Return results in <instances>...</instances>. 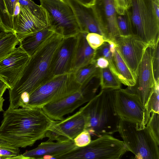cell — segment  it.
Here are the masks:
<instances>
[{
  "label": "cell",
  "mask_w": 159,
  "mask_h": 159,
  "mask_svg": "<svg viewBox=\"0 0 159 159\" xmlns=\"http://www.w3.org/2000/svg\"><path fill=\"white\" fill-rule=\"evenodd\" d=\"M114 42L116 48L135 80L139 65L148 45L133 34L120 35L116 39Z\"/></svg>",
  "instance_id": "4fadbf2b"
},
{
  "label": "cell",
  "mask_w": 159,
  "mask_h": 159,
  "mask_svg": "<svg viewBox=\"0 0 159 159\" xmlns=\"http://www.w3.org/2000/svg\"><path fill=\"white\" fill-rule=\"evenodd\" d=\"M10 32L7 31L0 23V40L7 35Z\"/></svg>",
  "instance_id": "ab89813d"
},
{
  "label": "cell",
  "mask_w": 159,
  "mask_h": 159,
  "mask_svg": "<svg viewBox=\"0 0 159 159\" xmlns=\"http://www.w3.org/2000/svg\"><path fill=\"white\" fill-rule=\"evenodd\" d=\"M132 34L148 45L154 46L159 40V18L152 0H131L129 10Z\"/></svg>",
  "instance_id": "5b68a950"
},
{
  "label": "cell",
  "mask_w": 159,
  "mask_h": 159,
  "mask_svg": "<svg viewBox=\"0 0 159 159\" xmlns=\"http://www.w3.org/2000/svg\"><path fill=\"white\" fill-rule=\"evenodd\" d=\"M86 40L90 46L96 50L105 42H107L102 35L95 33H89L86 35Z\"/></svg>",
  "instance_id": "d6a6232c"
},
{
  "label": "cell",
  "mask_w": 159,
  "mask_h": 159,
  "mask_svg": "<svg viewBox=\"0 0 159 159\" xmlns=\"http://www.w3.org/2000/svg\"><path fill=\"white\" fill-rule=\"evenodd\" d=\"M19 148L12 144L0 139V156L5 158L19 155Z\"/></svg>",
  "instance_id": "1f68e13d"
},
{
  "label": "cell",
  "mask_w": 159,
  "mask_h": 159,
  "mask_svg": "<svg viewBox=\"0 0 159 159\" xmlns=\"http://www.w3.org/2000/svg\"><path fill=\"white\" fill-rule=\"evenodd\" d=\"M9 89V87L2 80L0 79V98L2 95L7 89Z\"/></svg>",
  "instance_id": "f35d334b"
},
{
  "label": "cell",
  "mask_w": 159,
  "mask_h": 159,
  "mask_svg": "<svg viewBox=\"0 0 159 159\" xmlns=\"http://www.w3.org/2000/svg\"><path fill=\"white\" fill-rule=\"evenodd\" d=\"M74 141H47L40 143L37 147L26 151L23 155L35 159H40L44 156H49L50 159L66 153L75 148Z\"/></svg>",
  "instance_id": "ac0fdd59"
},
{
  "label": "cell",
  "mask_w": 159,
  "mask_h": 159,
  "mask_svg": "<svg viewBox=\"0 0 159 159\" xmlns=\"http://www.w3.org/2000/svg\"><path fill=\"white\" fill-rule=\"evenodd\" d=\"M4 100H5L3 97L0 98V112L3 111L2 107Z\"/></svg>",
  "instance_id": "f6af8a7d"
},
{
  "label": "cell",
  "mask_w": 159,
  "mask_h": 159,
  "mask_svg": "<svg viewBox=\"0 0 159 159\" xmlns=\"http://www.w3.org/2000/svg\"><path fill=\"white\" fill-rule=\"evenodd\" d=\"M63 38L54 33L30 57L19 79L9 90L8 109L18 108L21 99L28 98L31 93L54 76L52 59Z\"/></svg>",
  "instance_id": "7a4b0ae2"
},
{
  "label": "cell",
  "mask_w": 159,
  "mask_h": 159,
  "mask_svg": "<svg viewBox=\"0 0 159 159\" xmlns=\"http://www.w3.org/2000/svg\"><path fill=\"white\" fill-rule=\"evenodd\" d=\"M97 66L100 69H104L109 66V62L105 58L100 57L97 58L95 61Z\"/></svg>",
  "instance_id": "74e56055"
},
{
  "label": "cell",
  "mask_w": 159,
  "mask_h": 159,
  "mask_svg": "<svg viewBox=\"0 0 159 159\" xmlns=\"http://www.w3.org/2000/svg\"><path fill=\"white\" fill-rule=\"evenodd\" d=\"M30 57L20 47L0 61V79L11 89L19 79Z\"/></svg>",
  "instance_id": "5bb4252c"
},
{
  "label": "cell",
  "mask_w": 159,
  "mask_h": 159,
  "mask_svg": "<svg viewBox=\"0 0 159 159\" xmlns=\"http://www.w3.org/2000/svg\"><path fill=\"white\" fill-rule=\"evenodd\" d=\"M114 106L120 119L145 126V108L125 89H115Z\"/></svg>",
  "instance_id": "8fae6325"
},
{
  "label": "cell",
  "mask_w": 159,
  "mask_h": 159,
  "mask_svg": "<svg viewBox=\"0 0 159 159\" xmlns=\"http://www.w3.org/2000/svg\"><path fill=\"white\" fill-rule=\"evenodd\" d=\"M77 35L63 38L56 51L52 61L54 76L72 72Z\"/></svg>",
  "instance_id": "9a60e30c"
},
{
  "label": "cell",
  "mask_w": 159,
  "mask_h": 159,
  "mask_svg": "<svg viewBox=\"0 0 159 159\" xmlns=\"http://www.w3.org/2000/svg\"><path fill=\"white\" fill-rule=\"evenodd\" d=\"M48 26L34 16L26 7L20 5L19 14L13 17L14 31L20 42L27 36Z\"/></svg>",
  "instance_id": "e0dca14e"
},
{
  "label": "cell",
  "mask_w": 159,
  "mask_h": 159,
  "mask_svg": "<svg viewBox=\"0 0 159 159\" xmlns=\"http://www.w3.org/2000/svg\"><path fill=\"white\" fill-rule=\"evenodd\" d=\"M4 1L7 11L11 15L13 16L16 4L18 0H4Z\"/></svg>",
  "instance_id": "8d00e7d4"
},
{
  "label": "cell",
  "mask_w": 159,
  "mask_h": 159,
  "mask_svg": "<svg viewBox=\"0 0 159 159\" xmlns=\"http://www.w3.org/2000/svg\"><path fill=\"white\" fill-rule=\"evenodd\" d=\"M146 126L157 143L159 145V114L152 112Z\"/></svg>",
  "instance_id": "4dcf8cb0"
},
{
  "label": "cell",
  "mask_w": 159,
  "mask_h": 159,
  "mask_svg": "<svg viewBox=\"0 0 159 159\" xmlns=\"http://www.w3.org/2000/svg\"><path fill=\"white\" fill-rule=\"evenodd\" d=\"M115 89L101 90L82 107L86 117L85 130L97 138L118 131L120 119L115 109Z\"/></svg>",
  "instance_id": "3957f363"
},
{
  "label": "cell",
  "mask_w": 159,
  "mask_h": 159,
  "mask_svg": "<svg viewBox=\"0 0 159 159\" xmlns=\"http://www.w3.org/2000/svg\"><path fill=\"white\" fill-rule=\"evenodd\" d=\"M127 151L123 141L105 135L91 140L85 146L76 147L55 159H117Z\"/></svg>",
  "instance_id": "52a82bcc"
},
{
  "label": "cell",
  "mask_w": 159,
  "mask_h": 159,
  "mask_svg": "<svg viewBox=\"0 0 159 159\" xmlns=\"http://www.w3.org/2000/svg\"><path fill=\"white\" fill-rule=\"evenodd\" d=\"M99 86V78H95L74 93L59 101L48 104L42 109L52 120H61L65 115L73 112L93 98Z\"/></svg>",
  "instance_id": "9c48e42d"
},
{
  "label": "cell",
  "mask_w": 159,
  "mask_h": 159,
  "mask_svg": "<svg viewBox=\"0 0 159 159\" xmlns=\"http://www.w3.org/2000/svg\"><path fill=\"white\" fill-rule=\"evenodd\" d=\"M107 42L109 44L110 51L113 56L115 49L116 46V44L114 42L111 41H108Z\"/></svg>",
  "instance_id": "b9f144b4"
},
{
  "label": "cell",
  "mask_w": 159,
  "mask_h": 159,
  "mask_svg": "<svg viewBox=\"0 0 159 159\" xmlns=\"http://www.w3.org/2000/svg\"><path fill=\"white\" fill-rule=\"evenodd\" d=\"M102 2L103 10L102 13L107 37L108 41L115 42L116 39L120 34L114 0H104Z\"/></svg>",
  "instance_id": "ffe728a7"
},
{
  "label": "cell",
  "mask_w": 159,
  "mask_h": 159,
  "mask_svg": "<svg viewBox=\"0 0 159 159\" xmlns=\"http://www.w3.org/2000/svg\"><path fill=\"white\" fill-rule=\"evenodd\" d=\"M99 84L101 90L105 89H117L121 88V83L108 67L100 69Z\"/></svg>",
  "instance_id": "cb8c5ba5"
},
{
  "label": "cell",
  "mask_w": 159,
  "mask_h": 159,
  "mask_svg": "<svg viewBox=\"0 0 159 159\" xmlns=\"http://www.w3.org/2000/svg\"><path fill=\"white\" fill-rule=\"evenodd\" d=\"M40 2L46 11L48 26L54 33L64 38L80 32L68 0H40Z\"/></svg>",
  "instance_id": "ba28073f"
},
{
  "label": "cell",
  "mask_w": 159,
  "mask_h": 159,
  "mask_svg": "<svg viewBox=\"0 0 159 159\" xmlns=\"http://www.w3.org/2000/svg\"><path fill=\"white\" fill-rule=\"evenodd\" d=\"M18 2L20 5L26 7L34 16L48 25L47 14L42 6L30 0H18Z\"/></svg>",
  "instance_id": "83f0119b"
},
{
  "label": "cell",
  "mask_w": 159,
  "mask_h": 159,
  "mask_svg": "<svg viewBox=\"0 0 159 159\" xmlns=\"http://www.w3.org/2000/svg\"><path fill=\"white\" fill-rule=\"evenodd\" d=\"M159 84H155L145 107L147 124L150 118L151 112L159 114Z\"/></svg>",
  "instance_id": "484cf974"
},
{
  "label": "cell",
  "mask_w": 159,
  "mask_h": 159,
  "mask_svg": "<svg viewBox=\"0 0 159 159\" xmlns=\"http://www.w3.org/2000/svg\"><path fill=\"white\" fill-rule=\"evenodd\" d=\"M0 23L7 31L14 32L13 17L7 11L4 0H0Z\"/></svg>",
  "instance_id": "f1b7e54d"
},
{
  "label": "cell",
  "mask_w": 159,
  "mask_h": 159,
  "mask_svg": "<svg viewBox=\"0 0 159 159\" xmlns=\"http://www.w3.org/2000/svg\"></svg>",
  "instance_id": "c3c4849f"
},
{
  "label": "cell",
  "mask_w": 159,
  "mask_h": 159,
  "mask_svg": "<svg viewBox=\"0 0 159 159\" xmlns=\"http://www.w3.org/2000/svg\"><path fill=\"white\" fill-rule=\"evenodd\" d=\"M4 159H35L32 157L25 156L23 154H19L18 155L7 158Z\"/></svg>",
  "instance_id": "7bdbcfd3"
},
{
  "label": "cell",
  "mask_w": 159,
  "mask_h": 159,
  "mask_svg": "<svg viewBox=\"0 0 159 159\" xmlns=\"http://www.w3.org/2000/svg\"><path fill=\"white\" fill-rule=\"evenodd\" d=\"M20 11V5L18 2L16 3V7L14 9L13 17L17 16L19 14Z\"/></svg>",
  "instance_id": "ee69618b"
},
{
  "label": "cell",
  "mask_w": 159,
  "mask_h": 159,
  "mask_svg": "<svg viewBox=\"0 0 159 159\" xmlns=\"http://www.w3.org/2000/svg\"><path fill=\"white\" fill-rule=\"evenodd\" d=\"M118 132L136 159H159V145L146 126L120 119Z\"/></svg>",
  "instance_id": "277c9868"
},
{
  "label": "cell",
  "mask_w": 159,
  "mask_h": 159,
  "mask_svg": "<svg viewBox=\"0 0 159 159\" xmlns=\"http://www.w3.org/2000/svg\"><path fill=\"white\" fill-rule=\"evenodd\" d=\"M153 77L156 84H159V42L154 46L152 61Z\"/></svg>",
  "instance_id": "836d02e7"
},
{
  "label": "cell",
  "mask_w": 159,
  "mask_h": 159,
  "mask_svg": "<svg viewBox=\"0 0 159 159\" xmlns=\"http://www.w3.org/2000/svg\"><path fill=\"white\" fill-rule=\"evenodd\" d=\"M6 158H5L3 156H0V159H4Z\"/></svg>",
  "instance_id": "bcb514c9"
},
{
  "label": "cell",
  "mask_w": 159,
  "mask_h": 159,
  "mask_svg": "<svg viewBox=\"0 0 159 159\" xmlns=\"http://www.w3.org/2000/svg\"><path fill=\"white\" fill-rule=\"evenodd\" d=\"M100 71V68L97 66L94 61L78 69L73 73L77 83L84 87L94 78L99 77Z\"/></svg>",
  "instance_id": "7402d4cb"
},
{
  "label": "cell",
  "mask_w": 159,
  "mask_h": 159,
  "mask_svg": "<svg viewBox=\"0 0 159 159\" xmlns=\"http://www.w3.org/2000/svg\"><path fill=\"white\" fill-rule=\"evenodd\" d=\"M154 46H147L138 68L135 84L125 89L133 94L145 107L155 84L152 68Z\"/></svg>",
  "instance_id": "30bf717a"
},
{
  "label": "cell",
  "mask_w": 159,
  "mask_h": 159,
  "mask_svg": "<svg viewBox=\"0 0 159 159\" xmlns=\"http://www.w3.org/2000/svg\"><path fill=\"white\" fill-rule=\"evenodd\" d=\"M76 82L73 72L54 76L31 93L28 102L22 107L41 108L63 99L82 88Z\"/></svg>",
  "instance_id": "8992f818"
},
{
  "label": "cell",
  "mask_w": 159,
  "mask_h": 159,
  "mask_svg": "<svg viewBox=\"0 0 159 159\" xmlns=\"http://www.w3.org/2000/svg\"><path fill=\"white\" fill-rule=\"evenodd\" d=\"M152 4L156 14L159 18V0H152Z\"/></svg>",
  "instance_id": "60d3db41"
},
{
  "label": "cell",
  "mask_w": 159,
  "mask_h": 159,
  "mask_svg": "<svg viewBox=\"0 0 159 159\" xmlns=\"http://www.w3.org/2000/svg\"><path fill=\"white\" fill-rule=\"evenodd\" d=\"M100 57L105 58L108 61L109 68L120 81V76L115 65L113 56L110 51L109 44L107 42H105L96 50L94 61L97 58Z\"/></svg>",
  "instance_id": "4316f807"
},
{
  "label": "cell",
  "mask_w": 159,
  "mask_h": 159,
  "mask_svg": "<svg viewBox=\"0 0 159 159\" xmlns=\"http://www.w3.org/2000/svg\"><path fill=\"white\" fill-rule=\"evenodd\" d=\"M131 0H114V4L117 15L125 14L130 8Z\"/></svg>",
  "instance_id": "d590c367"
},
{
  "label": "cell",
  "mask_w": 159,
  "mask_h": 159,
  "mask_svg": "<svg viewBox=\"0 0 159 159\" xmlns=\"http://www.w3.org/2000/svg\"><path fill=\"white\" fill-rule=\"evenodd\" d=\"M86 117L83 107L73 115L57 121L54 120L47 132L48 141H74L85 129Z\"/></svg>",
  "instance_id": "7c38bea8"
},
{
  "label": "cell",
  "mask_w": 159,
  "mask_h": 159,
  "mask_svg": "<svg viewBox=\"0 0 159 159\" xmlns=\"http://www.w3.org/2000/svg\"><path fill=\"white\" fill-rule=\"evenodd\" d=\"M91 141V135L86 130H84L74 139L75 146L78 147L85 146L89 144Z\"/></svg>",
  "instance_id": "e575fe53"
},
{
  "label": "cell",
  "mask_w": 159,
  "mask_h": 159,
  "mask_svg": "<svg viewBox=\"0 0 159 159\" xmlns=\"http://www.w3.org/2000/svg\"><path fill=\"white\" fill-rule=\"evenodd\" d=\"M117 21L120 35L126 36L132 34L128 11L124 15H117Z\"/></svg>",
  "instance_id": "f546056e"
},
{
  "label": "cell",
  "mask_w": 159,
  "mask_h": 159,
  "mask_svg": "<svg viewBox=\"0 0 159 159\" xmlns=\"http://www.w3.org/2000/svg\"><path fill=\"white\" fill-rule=\"evenodd\" d=\"M134 159L132 158V159Z\"/></svg>",
  "instance_id": "7dc6e473"
},
{
  "label": "cell",
  "mask_w": 159,
  "mask_h": 159,
  "mask_svg": "<svg viewBox=\"0 0 159 159\" xmlns=\"http://www.w3.org/2000/svg\"><path fill=\"white\" fill-rule=\"evenodd\" d=\"M113 57L115 65L120 76V83L128 87L134 86L135 80L116 48Z\"/></svg>",
  "instance_id": "603a6c76"
},
{
  "label": "cell",
  "mask_w": 159,
  "mask_h": 159,
  "mask_svg": "<svg viewBox=\"0 0 159 159\" xmlns=\"http://www.w3.org/2000/svg\"><path fill=\"white\" fill-rule=\"evenodd\" d=\"M87 34L80 32L77 35L72 72L95 61L96 50L88 44L86 39Z\"/></svg>",
  "instance_id": "d6986e66"
},
{
  "label": "cell",
  "mask_w": 159,
  "mask_h": 159,
  "mask_svg": "<svg viewBox=\"0 0 159 159\" xmlns=\"http://www.w3.org/2000/svg\"><path fill=\"white\" fill-rule=\"evenodd\" d=\"M75 14L80 32L87 34L95 33L103 36L108 41L106 35L94 13L93 7L86 5L80 0H68Z\"/></svg>",
  "instance_id": "2e32d148"
},
{
  "label": "cell",
  "mask_w": 159,
  "mask_h": 159,
  "mask_svg": "<svg viewBox=\"0 0 159 159\" xmlns=\"http://www.w3.org/2000/svg\"><path fill=\"white\" fill-rule=\"evenodd\" d=\"M53 121L41 108L8 109L0 126V139L19 148L31 146L46 137Z\"/></svg>",
  "instance_id": "6da1fadb"
},
{
  "label": "cell",
  "mask_w": 159,
  "mask_h": 159,
  "mask_svg": "<svg viewBox=\"0 0 159 159\" xmlns=\"http://www.w3.org/2000/svg\"><path fill=\"white\" fill-rule=\"evenodd\" d=\"M20 42L14 32H10L0 40V61L13 52Z\"/></svg>",
  "instance_id": "d4e9b609"
},
{
  "label": "cell",
  "mask_w": 159,
  "mask_h": 159,
  "mask_svg": "<svg viewBox=\"0 0 159 159\" xmlns=\"http://www.w3.org/2000/svg\"><path fill=\"white\" fill-rule=\"evenodd\" d=\"M54 33L52 30L48 26L45 29L32 34L24 38L20 42L19 47L30 57Z\"/></svg>",
  "instance_id": "44dd1931"
}]
</instances>
